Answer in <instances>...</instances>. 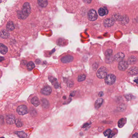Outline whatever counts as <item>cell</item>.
Wrapping results in <instances>:
<instances>
[{"label":"cell","instance_id":"12","mask_svg":"<svg viewBox=\"0 0 138 138\" xmlns=\"http://www.w3.org/2000/svg\"><path fill=\"white\" fill-rule=\"evenodd\" d=\"M124 57H125V55H124V53L120 52V53H117L115 55V60H116V61H120L124 59Z\"/></svg>","mask_w":138,"mask_h":138},{"label":"cell","instance_id":"33","mask_svg":"<svg viewBox=\"0 0 138 138\" xmlns=\"http://www.w3.org/2000/svg\"><path fill=\"white\" fill-rule=\"evenodd\" d=\"M5 0H0V4L1 3H4V1Z\"/></svg>","mask_w":138,"mask_h":138},{"label":"cell","instance_id":"30","mask_svg":"<svg viewBox=\"0 0 138 138\" xmlns=\"http://www.w3.org/2000/svg\"><path fill=\"white\" fill-rule=\"evenodd\" d=\"M83 0L84 2L87 3H91L92 2V0Z\"/></svg>","mask_w":138,"mask_h":138},{"label":"cell","instance_id":"6","mask_svg":"<svg viewBox=\"0 0 138 138\" xmlns=\"http://www.w3.org/2000/svg\"><path fill=\"white\" fill-rule=\"evenodd\" d=\"M128 64L126 61H121L119 63L118 68L121 71H125L128 68Z\"/></svg>","mask_w":138,"mask_h":138},{"label":"cell","instance_id":"28","mask_svg":"<svg viewBox=\"0 0 138 138\" xmlns=\"http://www.w3.org/2000/svg\"><path fill=\"white\" fill-rule=\"evenodd\" d=\"M130 96V94H127L126 95V98L127 100H130L131 99L132 97Z\"/></svg>","mask_w":138,"mask_h":138},{"label":"cell","instance_id":"7","mask_svg":"<svg viewBox=\"0 0 138 138\" xmlns=\"http://www.w3.org/2000/svg\"><path fill=\"white\" fill-rule=\"evenodd\" d=\"M73 57L72 56L67 55L63 57L61 60V62L63 63H69L73 61Z\"/></svg>","mask_w":138,"mask_h":138},{"label":"cell","instance_id":"25","mask_svg":"<svg viewBox=\"0 0 138 138\" xmlns=\"http://www.w3.org/2000/svg\"><path fill=\"white\" fill-rule=\"evenodd\" d=\"M7 122L9 123V124H12L13 123L14 121V118L12 116H9L7 118Z\"/></svg>","mask_w":138,"mask_h":138},{"label":"cell","instance_id":"13","mask_svg":"<svg viewBox=\"0 0 138 138\" xmlns=\"http://www.w3.org/2000/svg\"><path fill=\"white\" fill-rule=\"evenodd\" d=\"M98 12L100 16H103L108 14V11L107 10L106 8H100L98 11Z\"/></svg>","mask_w":138,"mask_h":138},{"label":"cell","instance_id":"27","mask_svg":"<svg viewBox=\"0 0 138 138\" xmlns=\"http://www.w3.org/2000/svg\"><path fill=\"white\" fill-rule=\"evenodd\" d=\"M112 53L113 50L111 49H108L106 52V54L107 57H110L112 55Z\"/></svg>","mask_w":138,"mask_h":138},{"label":"cell","instance_id":"5","mask_svg":"<svg viewBox=\"0 0 138 138\" xmlns=\"http://www.w3.org/2000/svg\"><path fill=\"white\" fill-rule=\"evenodd\" d=\"M88 18L90 21H94L97 20L98 18V15L94 9L90 10L88 13Z\"/></svg>","mask_w":138,"mask_h":138},{"label":"cell","instance_id":"10","mask_svg":"<svg viewBox=\"0 0 138 138\" xmlns=\"http://www.w3.org/2000/svg\"><path fill=\"white\" fill-rule=\"evenodd\" d=\"M8 51V48L4 44L0 43V53L2 54L5 55Z\"/></svg>","mask_w":138,"mask_h":138},{"label":"cell","instance_id":"3","mask_svg":"<svg viewBox=\"0 0 138 138\" xmlns=\"http://www.w3.org/2000/svg\"><path fill=\"white\" fill-rule=\"evenodd\" d=\"M116 80V77L112 74H109L105 78V82L108 85H112L115 83Z\"/></svg>","mask_w":138,"mask_h":138},{"label":"cell","instance_id":"34","mask_svg":"<svg viewBox=\"0 0 138 138\" xmlns=\"http://www.w3.org/2000/svg\"><path fill=\"white\" fill-rule=\"evenodd\" d=\"M4 138V137H1V138Z\"/></svg>","mask_w":138,"mask_h":138},{"label":"cell","instance_id":"16","mask_svg":"<svg viewBox=\"0 0 138 138\" xmlns=\"http://www.w3.org/2000/svg\"><path fill=\"white\" fill-rule=\"evenodd\" d=\"M31 102L32 104L35 107H37L40 104V102L38 98L36 97H33L31 100Z\"/></svg>","mask_w":138,"mask_h":138},{"label":"cell","instance_id":"19","mask_svg":"<svg viewBox=\"0 0 138 138\" xmlns=\"http://www.w3.org/2000/svg\"><path fill=\"white\" fill-rule=\"evenodd\" d=\"M27 67L29 71H31L35 67V65L33 62L30 61L28 63L27 65Z\"/></svg>","mask_w":138,"mask_h":138},{"label":"cell","instance_id":"17","mask_svg":"<svg viewBox=\"0 0 138 138\" xmlns=\"http://www.w3.org/2000/svg\"><path fill=\"white\" fill-rule=\"evenodd\" d=\"M6 27L8 30L11 31H13L14 30V24L12 22H9L7 23Z\"/></svg>","mask_w":138,"mask_h":138},{"label":"cell","instance_id":"23","mask_svg":"<svg viewBox=\"0 0 138 138\" xmlns=\"http://www.w3.org/2000/svg\"><path fill=\"white\" fill-rule=\"evenodd\" d=\"M86 75L85 74H82L78 76L77 78V80L79 82H82L84 81L86 78Z\"/></svg>","mask_w":138,"mask_h":138},{"label":"cell","instance_id":"1","mask_svg":"<svg viewBox=\"0 0 138 138\" xmlns=\"http://www.w3.org/2000/svg\"><path fill=\"white\" fill-rule=\"evenodd\" d=\"M31 12V7L29 3H24L22 6V10L17 13L19 18L22 19H25L29 16Z\"/></svg>","mask_w":138,"mask_h":138},{"label":"cell","instance_id":"9","mask_svg":"<svg viewBox=\"0 0 138 138\" xmlns=\"http://www.w3.org/2000/svg\"><path fill=\"white\" fill-rule=\"evenodd\" d=\"M138 68L136 67H131L128 71V74L129 75H136L138 74Z\"/></svg>","mask_w":138,"mask_h":138},{"label":"cell","instance_id":"14","mask_svg":"<svg viewBox=\"0 0 138 138\" xmlns=\"http://www.w3.org/2000/svg\"><path fill=\"white\" fill-rule=\"evenodd\" d=\"M9 35V33L6 30H3L0 32V36L3 39H7Z\"/></svg>","mask_w":138,"mask_h":138},{"label":"cell","instance_id":"32","mask_svg":"<svg viewBox=\"0 0 138 138\" xmlns=\"http://www.w3.org/2000/svg\"><path fill=\"white\" fill-rule=\"evenodd\" d=\"M4 58L3 57H0V61H2L3 60H4Z\"/></svg>","mask_w":138,"mask_h":138},{"label":"cell","instance_id":"8","mask_svg":"<svg viewBox=\"0 0 138 138\" xmlns=\"http://www.w3.org/2000/svg\"><path fill=\"white\" fill-rule=\"evenodd\" d=\"M52 91V89L51 87L49 86H46L44 87L41 90V93L42 94L46 95H48L51 94Z\"/></svg>","mask_w":138,"mask_h":138},{"label":"cell","instance_id":"26","mask_svg":"<svg viewBox=\"0 0 138 138\" xmlns=\"http://www.w3.org/2000/svg\"><path fill=\"white\" fill-rule=\"evenodd\" d=\"M111 130L109 129H107L104 132V134L105 136H109L111 134Z\"/></svg>","mask_w":138,"mask_h":138},{"label":"cell","instance_id":"15","mask_svg":"<svg viewBox=\"0 0 138 138\" xmlns=\"http://www.w3.org/2000/svg\"><path fill=\"white\" fill-rule=\"evenodd\" d=\"M103 100L102 98H99L97 100L95 103V108L98 109L102 105L103 103Z\"/></svg>","mask_w":138,"mask_h":138},{"label":"cell","instance_id":"24","mask_svg":"<svg viewBox=\"0 0 138 138\" xmlns=\"http://www.w3.org/2000/svg\"><path fill=\"white\" fill-rule=\"evenodd\" d=\"M16 125L17 127H21L22 126V123L20 119H17L15 121Z\"/></svg>","mask_w":138,"mask_h":138},{"label":"cell","instance_id":"22","mask_svg":"<svg viewBox=\"0 0 138 138\" xmlns=\"http://www.w3.org/2000/svg\"><path fill=\"white\" fill-rule=\"evenodd\" d=\"M17 134L19 137L21 138H27V135L26 133L22 132H17Z\"/></svg>","mask_w":138,"mask_h":138},{"label":"cell","instance_id":"29","mask_svg":"<svg viewBox=\"0 0 138 138\" xmlns=\"http://www.w3.org/2000/svg\"><path fill=\"white\" fill-rule=\"evenodd\" d=\"M138 133L136 132L134 134H133L132 137V138H138Z\"/></svg>","mask_w":138,"mask_h":138},{"label":"cell","instance_id":"18","mask_svg":"<svg viewBox=\"0 0 138 138\" xmlns=\"http://www.w3.org/2000/svg\"><path fill=\"white\" fill-rule=\"evenodd\" d=\"M38 3L39 6L45 7L47 5L48 1L47 0H38Z\"/></svg>","mask_w":138,"mask_h":138},{"label":"cell","instance_id":"21","mask_svg":"<svg viewBox=\"0 0 138 138\" xmlns=\"http://www.w3.org/2000/svg\"><path fill=\"white\" fill-rule=\"evenodd\" d=\"M125 123L126 120L124 118H122L120 119L118 122V126L119 128H122L125 125Z\"/></svg>","mask_w":138,"mask_h":138},{"label":"cell","instance_id":"4","mask_svg":"<svg viewBox=\"0 0 138 138\" xmlns=\"http://www.w3.org/2000/svg\"><path fill=\"white\" fill-rule=\"evenodd\" d=\"M17 111L20 115H24L28 113L29 110L26 105H22L17 107Z\"/></svg>","mask_w":138,"mask_h":138},{"label":"cell","instance_id":"2","mask_svg":"<svg viewBox=\"0 0 138 138\" xmlns=\"http://www.w3.org/2000/svg\"><path fill=\"white\" fill-rule=\"evenodd\" d=\"M107 71L105 67H101L98 70L97 73V76L99 78H104L107 76Z\"/></svg>","mask_w":138,"mask_h":138},{"label":"cell","instance_id":"20","mask_svg":"<svg viewBox=\"0 0 138 138\" xmlns=\"http://www.w3.org/2000/svg\"><path fill=\"white\" fill-rule=\"evenodd\" d=\"M137 58L135 57L131 56L129 58L128 62L130 64H133L136 63V62L137 61Z\"/></svg>","mask_w":138,"mask_h":138},{"label":"cell","instance_id":"31","mask_svg":"<svg viewBox=\"0 0 138 138\" xmlns=\"http://www.w3.org/2000/svg\"><path fill=\"white\" fill-rule=\"evenodd\" d=\"M99 96L100 97H102V96H103V93H102V92H100V93H99Z\"/></svg>","mask_w":138,"mask_h":138},{"label":"cell","instance_id":"11","mask_svg":"<svg viewBox=\"0 0 138 138\" xmlns=\"http://www.w3.org/2000/svg\"><path fill=\"white\" fill-rule=\"evenodd\" d=\"M114 23L113 20L111 19H107L104 21V26L106 27H110Z\"/></svg>","mask_w":138,"mask_h":138}]
</instances>
